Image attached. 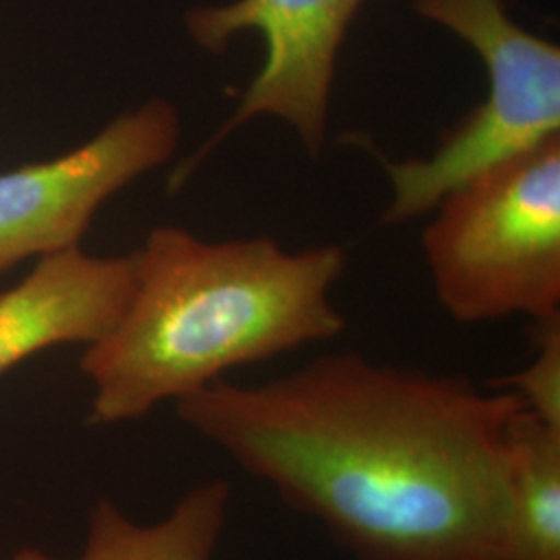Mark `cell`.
<instances>
[{
  "label": "cell",
  "instance_id": "obj_1",
  "mask_svg": "<svg viewBox=\"0 0 560 560\" xmlns=\"http://www.w3.org/2000/svg\"><path fill=\"white\" fill-rule=\"evenodd\" d=\"M521 407L511 390L353 351L177 400L194 432L355 560H497L504 436Z\"/></svg>",
  "mask_w": 560,
  "mask_h": 560
},
{
  "label": "cell",
  "instance_id": "obj_2",
  "mask_svg": "<svg viewBox=\"0 0 560 560\" xmlns=\"http://www.w3.org/2000/svg\"><path fill=\"white\" fill-rule=\"evenodd\" d=\"M136 287L117 326L85 347L90 423L140 420L229 370L335 339L330 289L347 268L337 243L282 249L272 237L206 241L164 224L133 254Z\"/></svg>",
  "mask_w": 560,
  "mask_h": 560
},
{
  "label": "cell",
  "instance_id": "obj_3",
  "mask_svg": "<svg viewBox=\"0 0 560 560\" xmlns=\"http://www.w3.org/2000/svg\"><path fill=\"white\" fill-rule=\"evenodd\" d=\"M421 245L436 300L463 324L560 312V136L448 191Z\"/></svg>",
  "mask_w": 560,
  "mask_h": 560
},
{
  "label": "cell",
  "instance_id": "obj_4",
  "mask_svg": "<svg viewBox=\"0 0 560 560\" xmlns=\"http://www.w3.org/2000/svg\"><path fill=\"white\" fill-rule=\"evenodd\" d=\"M413 9L478 52L488 92L432 156L390 161L374 152L393 185L382 217L388 226L428 214L455 187L560 136L559 44L523 30L504 0H413Z\"/></svg>",
  "mask_w": 560,
  "mask_h": 560
},
{
  "label": "cell",
  "instance_id": "obj_5",
  "mask_svg": "<svg viewBox=\"0 0 560 560\" xmlns=\"http://www.w3.org/2000/svg\"><path fill=\"white\" fill-rule=\"evenodd\" d=\"M365 0H233L198 7L185 15L191 40L208 52H224L243 32H258L266 46L261 69L241 94L235 113L177 175L187 179L206 156L249 120L287 122L310 159L326 145L330 96L340 46Z\"/></svg>",
  "mask_w": 560,
  "mask_h": 560
},
{
  "label": "cell",
  "instance_id": "obj_6",
  "mask_svg": "<svg viewBox=\"0 0 560 560\" xmlns=\"http://www.w3.org/2000/svg\"><path fill=\"white\" fill-rule=\"evenodd\" d=\"M179 110L154 98L52 161L0 173V277L27 258L78 249L102 203L171 161Z\"/></svg>",
  "mask_w": 560,
  "mask_h": 560
},
{
  "label": "cell",
  "instance_id": "obj_7",
  "mask_svg": "<svg viewBox=\"0 0 560 560\" xmlns=\"http://www.w3.org/2000/svg\"><path fill=\"white\" fill-rule=\"evenodd\" d=\"M133 287V256H90L78 247L40 258L32 275L0 295V376L44 349L104 339Z\"/></svg>",
  "mask_w": 560,
  "mask_h": 560
},
{
  "label": "cell",
  "instance_id": "obj_8",
  "mask_svg": "<svg viewBox=\"0 0 560 560\" xmlns=\"http://www.w3.org/2000/svg\"><path fill=\"white\" fill-rule=\"evenodd\" d=\"M229 502L226 481H206L187 492L166 520L140 525L115 502L98 499L90 511L83 552L73 560H210L226 527ZM11 560L60 559L21 548Z\"/></svg>",
  "mask_w": 560,
  "mask_h": 560
},
{
  "label": "cell",
  "instance_id": "obj_9",
  "mask_svg": "<svg viewBox=\"0 0 560 560\" xmlns=\"http://www.w3.org/2000/svg\"><path fill=\"white\" fill-rule=\"evenodd\" d=\"M497 560H560V430L525 407L504 436V523Z\"/></svg>",
  "mask_w": 560,
  "mask_h": 560
},
{
  "label": "cell",
  "instance_id": "obj_10",
  "mask_svg": "<svg viewBox=\"0 0 560 560\" xmlns=\"http://www.w3.org/2000/svg\"><path fill=\"white\" fill-rule=\"evenodd\" d=\"M534 345L536 358L525 370L490 386L515 393L532 416L560 430V312L536 320Z\"/></svg>",
  "mask_w": 560,
  "mask_h": 560
}]
</instances>
